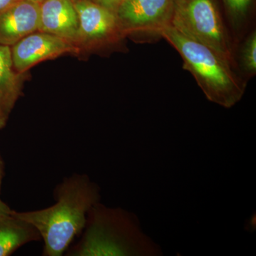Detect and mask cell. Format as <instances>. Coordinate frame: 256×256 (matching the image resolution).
<instances>
[{"label": "cell", "mask_w": 256, "mask_h": 256, "mask_svg": "<svg viewBox=\"0 0 256 256\" xmlns=\"http://www.w3.org/2000/svg\"><path fill=\"white\" fill-rule=\"evenodd\" d=\"M41 238L40 234L31 224L13 214L0 216V256L14 254L28 242Z\"/></svg>", "instance_id": "30bf717a"}, {"label": "cell", "mask_w": 256, "mask_h": 256, "mask_svg": "<svg viewBox=\"0 0 256 256\" xmlns=\"http://www.w3.org/2000/svg\"><path fill=\"white\" fill-rule=\"evenodd\" d=\"M28 1L38 3V4H41L44 0H28Z\"/></svg>", "instance_id": "ffe728a7"}, {"label": "cell", "mask_w": 256, "mask_h": 256, "mask_svg": "<svg viewBox=\"0 0 256 256\" xmlns=\"http://www.w3.org/2000/svg\"><path fill=\"white\" fill-rule=\"evenodd\" d=\"M40 4L18 0L0 14V45L12 47L24 37L40 32Z\"/></svg>", "instance_id": "ba28073f"}, {"label": "cell", "mask_w": 256, "mask_h": 256, "mask_svg": "<svg viewBox=\"0 0 256 256\" xmlns=\"http://www.w3.org/2000/svg\"><path fill=\"white\" fill-rule=\"evenodd\" d=\"M15 70L23 74L44 60H54L66 54L79 52L78 46L60 37L36 32L11 47Z\"/></svg>", "instance_id": "52a82bcc"}, {"label": "cell", "mask_w": 256, "mask_h": 256, "mask_svg": "<svg viewBox=\"0 0 256 256\" xmlns=\"http://www.w3.org/2000/svg\"><path fill=\"white\" fill-rule=\"evenodd\" d=\"M40 32L79 44V21L72 0H44L40 4Z\"/></svg>", "instance_id": "9c48e42d"}, {"label": "cell", "mask_w": 256, "mask_h": 256, "mask_svg": "<svg viewBox=\"0 0 256 256\" xmlns=\"http://www.w3.org/2000/svg\"><path fill=\"white\" fill-rule=\"evenodd\" d=\"M72 1H73L74 2L77 1V0H72Z\"/></svg>", "instance_id": "44dd1931"}, {"label": "cell", "mask_w": 256, "mask_h": 256, "mask_svg": "<svg viewBox=\"0 0 256 256\" xmlns=\"http://www.w3.org/2000/svg\"><path fill=\"white\" fill-rule=\"evenodd\" d=\"M79 21V44L100 46L117 42L124 32L117 14L92 0L74 2Z\"/></svg>", "instance_id": "5b68a950"}, {"label": "cell", "mask_w": 256, "mask_h": 256, "mask_svg": "<svg viewBox=\"0 0 256 256\" xmlns=\"http://www.w3.org/2000/svg\"><path fill=\"white\" fill-rule=\"evenodd\" d=\"M96 2L116 13L124 0H96Z\"/></svg>", "instance_id": "5bb4252c"}, {"label": "cell", "mask_w": 256, "mask_h": 256, "mask_svg": "<svg viewBox=\"0 0 256 256\" xmlns=\"http://www.w3.org/2000/svg\"><path fill=\"white\" fill-rule=\"evenodd\" d=\"M224 2L230 18L237 24L246 16L252 0H224Z\"/></svg>", "instance_id": "4fadbf2b"}, {"label": "cell", "mask_w": 256, "mask_h": 256, "mask_svg": "<svg viewBox=\"0 0 256 256\" xmlns=\"http://www.w3.org/2000/svg\"><path fill=\"white\" fill-rule=\"evenodd\" d=\"M242 68L247 74L255 76L256 73V34L254 32L246 41L242 52Z\"/></svg>", "instance_id": "7c38bea8"}, {"label": "cell", "mask_w": 256, "mask_h": 256, "mask_svg": "<svg viewBox=\"0 0 256 256\" xmlns=\"http://www.w3.org/2000/svg\"><path fill=\"white\" fill-rule=\"evenodd\" d=\"M12 210L6 204L0 200V216L10 214L12 212Z\"/></svg>", "instance_id": "2e32d148"}, {"label": "cell", "mask_w": 256, "mask_h": 256, "mask_svg": "<svg viewBox=\"0 0 256 256\" xmlns=\"http://www.w3.org/2000/svg\"><path fill=\"white\" fill-rule=\"evenodd\" d=\"M82 240L69 256H160L161 249L141 230L136 216L97 203L89 210Z\"/></svg>", "instance_id": "7a4b0ae2"}, {"label": "cell", "mask_w": 256, "mask_h": 256, "mask_svg": "<svg viewBox=\"0 0 256 256\" xmlns=\"http://www.w3.org/2000/svg\"><path fill=\"white\" fill-rule=\"evenodd\" d=\"M188 0H175L176 6H182V5L186 4Z\"/></svg>", "instance_id": "d6986e66"}, {"label": "cell", "mask_w": 256, "mask_h": 256, "mask_svg": "<svg viewBox=\"0 0 256 256\" xmlns=\"http://www.w3.org/2000/svg\"><path fill=\"white\" fill-rule=\"evenodd\" d=\"M156 34L178 50L184 68L193 75L208 100L230 108L242 100L246 85L216 52L185 36L172 25L161 28Z\"/></svg>", "instance_id": "3957f363"}, {"label": "cell", "mask_w": 256, "mask_h": 256, "mask_svg": "<svg viewBox=\"0 0 256 256\" xmlns=\"http://www.w3.org/2000/svg\"><path fill=\"white\" fill-rule=\"evenodd\" d=\"M3 176H4V168H3L2 162L0 158V191H1L2 184Z\"/></svg>", "instance_id": "ac0fdd59"}, {"label": "cell", "mask_w": 256, "mask_h": 256, "mask_svg": "<svg viewBox=\"0 0 256 256\" xmlns=\"http://www.w3.org/2000/svg\"><path fill=\"white\" fill-rule=\"evenodd\" d=\"M172 26L216 52L233 66L232 44L214 0H188L176 6Z\"/></svg>", "instance_id": "277c9868"}, {"label": "cell", "mask_w": 256, "mask_h": 256, "mask_svg": "<svg viewBox=\"0 0 256 256\" xmlns=\"http://www.w3.org/2000/svg\"><path fill=\"white\" fill-rule=\"evenodd\" d=\"M53 206L13 214L31 224L44 242V255L60 256L85 229L88 214L100 200V188L86 175L75 174L58 185Z\"/></svg>", "instance_id": "6da1fadb"}, {"label": "cell", "mask_w": 256, "mask_h": 256, "mask_svg": "<svg viewBox=\"0 0 256 256\" xmlns=\"http://www.w3.org/2000/svg\"><path fill=\"white\" fill-rule=\"evenodd\" d=\"M21 75L15 70L11 47L0 45V107L6 116L21 94Z\"/></svg>", "instance_id": "8fae6325"}, {"label": "cell", "mask_w": 256, "mask_h": 256, "mask_svg": "<svg viewBox=\"0 0 256 256\" xmlns=\"http://www.w3.org/2000/svg\"><path fill=\"white\" fill-rule=\"evenodd\" d=\"M18 0H0V14L8 9Z\"/></svg>", "instance_id": "9a60e30c"}, {"label": "cell", "mask_w": 256, "mask_h": 256, "mask_svg": "<svg viewBox=\"0 0 256 256\" xmlns=\"http://www.w3.org/2000/svg\"><path fill=\"white\" fill-rule=\"evenodd\" d=\"M8 116L4 114V111L0 107V130L2 129L6 124V120H8Z\"/></svg>", "instance_id": "e0dca14e"}, {"label": "cell", "mask_w": 256, "mask_h": 256, "mask_svg": "<svg viewBox=\"0 0 256 256\" xmlns=\"http://www.w3.org/2000/svg\"><path fill=\"white\" fill-rule=\"evenodd\" d=\"M175 8V0H124L116 14L124 33L156 34L172 24Z\"/></svg>", "instance_id": "8992f818"}]
</instances>
